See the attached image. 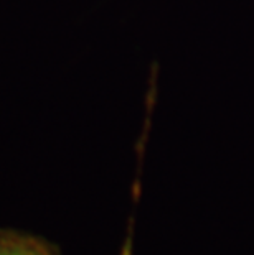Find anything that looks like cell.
I'll return each instance as SVG.
<instances>
[{
  "label": "cell",
  "mask_w": 254,
  "mask_h": 255,
  "mask_svg": "<svg viewBox=\"0 0 254 255\" xmlns=\"http://www.w3.org/2000/svg\"><path fill=\"white\" fill-rule=\"evenodd\" d=\"M0 255H63L58 244L31 232L0 227Z\"/></svg>",
  "instance_id": "6da1fadb"
}]
</instances>
